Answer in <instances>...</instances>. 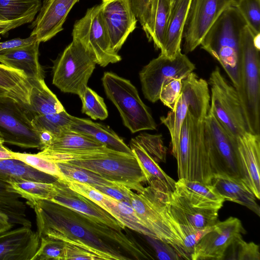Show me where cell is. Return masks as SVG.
<instances>
[{
  "mask_svg": "<svg viewBox=\"0 0 260 260\" xmlns=\"http://www.w3.org/2000/svg\"><path fill=\"white\" fill-rule=\"evenodd\" d=\"M36 214L40 238L47 236L80 246L101 259L152 258L134 240L89 216L49 200H39L30 207Z\"/></svg>",
  "mask_w": 260,
  "mask_h": 260,
  "instance_id": "1",
  "label": "cell"
},
{
  "mask_svg": "<svg viewBox=\"0 0 260 260\" xmlns=\"http://www.w3.org/2000/svg\"><path fill=\"white\" fill-rule=\"evenodd\" d=\"M247 25L237 7L230 6L210 28L200 45L221 64L237 88L241 35Z\"/></svg>",
  "mask_w": 260,
  "mask_h": 260,
  "instance_id": "2",
  "label": "cell"
},
{
  "mask_svg": "<svg viewBox=\"0 0 260 260\" xmlns=\"http://www.w3.org/2000/svg\"><path fill=\"white\" fill-rule=\"evenodd\" d=\"M204 120L187 112L181 127L178 144L172 153L177 161L178 179L210 184L213 173L205 138Z\"/></svg>",
  "mask_w": 260,
  "mask_h": 260,
  "instance_id": "3",
  "label": "cell"
},
{
  "mask_svg": "<svg viewBox=\"0 0 260 260\" xmlns=\"http://www.w3.org/2000/svg\"><path fill=\"white\" fill-rule=\"evenodd\" d=\"M253 38L246 25L241 35L236 90L248 132L259 135L260 50L255 46Z\"/></svg>",
  "mask_w": 260,
  "mask_h": 260,
  "instance_id": "4",
  "label": "cell"
},
{
  "mask_svg": "<svg viewBox=\"0 0 260 260\" xmlns=\"http://www.w3.org/2000/svg\"><path fill=\"white\" fill-rule=\"evenodd\" d=\"M102 81L107 98L117 108L124 126L132 133L156 129V124L147 106L129 80L106 72Z\"/></svg>",
  "mask_w": 260,
  "mask_h": 260,
  "instance_id": "5",
  "label": "cell"
},
{
  "mask_svg": "<svg viewBox=\"0 0 260 260\" xmlns=\"http://www.w3.org/2000/svg\"><path fill=\"white\" fill-rule=\"evenodd\" d=\"M182 88L173 110L160 120L168 129L171 138L172 151L178 143L182 123L189 111L191 115L203 120L209 108L210 96L208 83L192 72L182 79Z\"/></svg>",
  "mask_w": 260,
  "mask_h": 260,
  "instance_id": "6",
  "label": "cell"
},
{
  "mask_svg": "<svg viewBox=\"0 0 260 260\" xmlns=\"http://www.w3.org/2000/svg\"><path fill=\"white\" fill-rule=\"evenodd\" d=\"M96 64L93 56L79 43L72 42L55 61L52 84L60 91L80 96Z\"/></svg>",
  "mask_w": 260,
  "mask_h": 260,
  "instance_id": "7",
  "label": "cell"
},
{
  "mask_svg": "<svg viewBox=\"0 0 260 260\" xmlns=\"http://www.w3.org/2000/svg\"><path fill=\"white\" fill-rule=\"evenodd\" d=\"M208 84L211 92L209 110L225 131L236 139L248 132L237 91L219 67L211 72Z\"/></svg>",
  "mask_w": 260,
  "mask_h": 260,
  "instance_id": "8",
  "label": "cell"
},
{
  "mask_svg": "<svg viewBox=\"0 0 260 260\" xmlns=\"http://www.w3.org/2000/svg\"><path fill=\"white\" fill-rule=\"evenodd\" d=\"M28 106L9 96L0 97V135L4 143L41 150L40 133Z\"/></svg>",
  "mask_w": 260,
  "mask_h": 260,
  "instance_id": "9",
  "label": "cell"
},
{
  "mask_svg": "<svg viewBox=\"0 0 260 260\" xmlns=\"http://www.w3.org/2000/svg\"><path fill=\"white\" fill-rule=\"evenodd\" d=\"M72 35L73 41L92 55L100 66L105 67L121 60L120 55L111 47L100 5L89 8L85 15L75 22Z\"/></svg>",
  "mask_w": 260,
  "mask_h": 260,
  "instance_id": "10",
  "label": "cell"
},
{
  "mask_svg": "<svg viewBox=\"0 0 260 260\" xmlns=\"http://www.w3.org/2000/svg\"><path fill=\"white\" fill-rule=\"evenodd\" d=\"M93 172L105 179L140 191L146 178L134 155L115 151L96 159L72 160L67 162Z\"/></svg>",
  "mask_w": 260,
  "mask_h": 260,
  "instance_id": "11",
  "label": "cell"
},
{
  "mask_svg": "<svg viewBox=\"0 0 260 260\" xmlns=\"http://www.w3.org/2000/svg\"><path fill=\"white\" fill-rule=\"evenodd\" d=\"M149 186L135 193L128 188L130 203L137 215L159 239L171 246L175 242L174 235L166 213L168 194Z\"/></svg>",
  "mask_w": 260,
  "mask_h": 260,
  "instance_id": "12",
  "label": "cell"
},
{
  "mask_svg": "<svg viewBox=\"0 0 260 260\" xmlns=\"http://www.w3.org/2000/svg\"><path fill=\"white\" fill-rule=\"evenodd\" d=\"M195 69V65L181 51L174 58L160 53L139 73L144 97L152 103L157 102L161 86L166 81L172 78L182 80Z\"/></svg>",
  "mask_w": 260,
  "mask_h": 260,
  "instance_id": "13",
  "label": "cell"
},
{
  "mask_svg": "<svg viewBox=\"0 0 260 260\" xmlns=\"http://www.w3.org/2000/svg\"><path fill=\"white\" fill-rule=\"evenodd\" d=\"M204 135L214 174L240 178L236 139L230 136L209 110L204 120Z\"/></svg>",
  "mask_w": 260,
  "mask_h": 260,
  "instance_id": "14",
  "label": "cell"
},
{
  "mask_svg": "<svg viewBox=\"0 0 260 260\" xmlns=\"http://www.w3.org/2000/svg\"><path fill=\"white\" fill-rule=\"evenodd\" d=\"M232 6L231 0H191L182 34L186 53L193 51L222 13Z\"/></svg>",
  "mask_w": 260,
  "mask_h": 260,
  "instance_id": "15",
  "label": "cell"
},
{
  "mask_svg": "<svg viewBox=\"0 0 260 260\" xmlns=\"http://www.w3.org/2000/svg\"><path fill=\"white\" fill-rule=\"evenodd\" d=\"M246 233L240 219L230 217L217 221L213 229L205 234L194 247L191 260H222L235 239Z\"/></svg>",
  "mask_w": 260,
  "mask_h": 260,
  "instance_id": "16",
  "label": "cell"
},
{
  "mask_svg": "<svg viewBox=\"0 0 260 260\" xmlns=\"http://www.w3.org/2000/svg\"><path fill=\"white\" fill-rule=\"evenodd\" d=\"M100 5L111 47L118 53L137 26L138 19L131 1L102 0Z\"/></svg>",
  "mask_w": 260,
  "mask_h": 260,
  "instance_id": "17",
  "label": "cell"
},
{
  "mask_svg": "<svg viewBox=\"0 0 260 260\" xmlns=\"http://www.w3.org/2000/svg\"><path fill=\"white\" fill-rule=\"evenodd\" d=\"M53 183L54 189L50 201L87 215L116 230L125 229L123 223L93 201L71 189L63 180L58 179Z\"/></svg>",
  "mask_w": 260,
  "mask_h": 260,
  "instance_id": "18",
  "label": "cell"
},
{
  "mask_svg": "<svg viewBox=\"0 0 260 260\" xmlns=\"http://www.w3.org/2000/svg\"><path fill=\"white\" fill-rule=\"evenodd\" d=\"M237 162L240 178L260 199V135L249 132L237 138Z\"/></svg>",
  "mask_w": 260,
  "mask_h": 260,
  "instance_id": "19",
  "label": "cell"
},
{
  "mask_svg": "<svg viewBox=\"0 0 260 260\" xmlns=\"http://www.w3.org/2000/svg\"><path fill=\"white\" fill-rule=\"evenodd\" d=\"M79 0H43L36 18L32 21L30 36L40 43L45 42L63 30L67 16Z\"/></svg>",
  "mask_w": 260,
  "mask_h": 260,
  "instance_id": "20",
  "label": "cell"
},
{
  "mask_svg": "<svg viewBox=\"0 0 260 260\" xmlns=\"http://www.w3.org/2000/svg\"><path fill=\"white\" fill-rule=\"evenodd\" d=\"M40 238L31 227L21 226L0 232V260H32Z\"/></svg>",
  "mask_w": 260,
  "mask_h": 260,
  "instance_id": "21",
  "label": "cell"
},
{
  "mask_svg": "<svg viewBox=\"0 0 260 260\" xmlns=\"http://www.w3.org/2000/svg\"><path fill=\"white\" fill-rule=\"evenodd\" d=\"M166 212L175 221L200 230L217 222L218 211L194 206L174 190L168 194Z\"/></svg>",
  "mask_w": 260,
  "mask_h": 260,
  "instance_id": "22",
  "label": "cell"
},
{
  "mask_svg": "<svg viewBox=\"0 0 260 260\" xmlns=\"http://www.w3.org/2000/svg\"><path fill=\"white\" fill-rule=\"evenodd\" d=\"M40 44L36 40L25 46L0 51V62L22 71L28 80L44 79V70L39 61Z\"/></svg>",
  "mask_w": 260,
  "mask_h": 260,
  "instance_id": "23",
  "label": "cell"
},
{
  "mask_svg": "<svg viewBox=\"0 0 260 260\" xmlns=\"http://www.w3.org/2000/svg\"><path fill=\"white\" fill-rule=\"evenodd\" d=\"M210 184L225 201H231L245 206L260 216L257 199L241 178L225 174H214Z\"/></svg>",
  "mask_w": 260,
  "mask_h": 260,
  "instance_id": "24",
  "label": "cell"
},
{
  "mask_svg": "<svg viewBox=\"0 0 260 260\" xmlns=\"http://www.w3.org/2000/svg\"><path fill=\"white\" fill-rule=\"evenodd\" d=\"M68 128L83 135L108 148L134 155L123 139L108 126L72 116Z\"/></svg>",
  "mask_w": 260,
  "mask_h": 260,
  "instance_id": "25",
  "label": "cell"
},
{
  "mask_svg": "<svg viewBox=\"0 0 260 260\" xmlns=\"http://www.w3.org/2000/svg\"><path fill=\"white\" fill-rule=\"evenodd\" d=\"M175 190L192 205L218 211L225 200L211 184L185 179H178Z\"/></svg>",
  "mask_w": 260,
  "mask_h": 260,
  "instance_id": "26",
  "label": "cell"
},
{
  "mask_svg": "<svg viewBox=\"0 0 260 260\" xmlns=\"http://www.w3.org/2000/svg\"><path fill=\"white\" fill-rule=\"evenodd\" d=\"M129 147L144 174L148 186L166 193L173 192L175 189L176 181L162 170L159 163L134 138L131 139Z\"/></svg>",
  "mask_w": 260,
  "mask_h": 260,
  "instance_id": "27",
  "label": "cell"
},
{
  "mask_svg": "<svg viewBox=\"0 0 260 260\" xmlns=\"http://www.w3.org/2000/svg\"><path fill=\"white\" fill-rule=\"evenodd\" d=\"M41 6V0H0V21L9 23L1 35L32 22Z\"/></svg>",
  "mask_w": 260,
  "mask_h": 260,
  "instance_id": "28",
  "label": "cell"
},
{
  "mask_svg": "<svg viewBox=\"0 0 260 260\" xmlns=\"http://www.w3.org/2000/svg\"><path fill=\"white\" fill-rule=\"evenodd\" d=\"M191 0H179L172 8L163 49L160 53L174 58L181 51L182 34Z\"/></svg>",
  "mask_w": 260,
  "mask_h": 260,
  "instance_id": "29",
  "label": "cell"
},
{
  "mask_svg": "<svg viewBox=\"0 0 260 260\" xmlns=\"http://www.w3.org/2000/svg\"><path fill=\"white\" fill-rule=\"evenodd\" d=\"M171 0H150L148 27L146 33L155 48L161 51L171 13Z\"/></svg>",
  "mask_w": 260,
  "mask_h": 260,
  "instance_id": "30",
  "label": "cell"
},
{
  "mask_svg": "<svg viewBox=\"0 0 260 260\" xmlns=\"http://www.w3.org/2000/svg\"><path fill=\"white\" fill-rule=\"evenodd\" d=\"M31 85L28 108L34 116L59 113L66 111L44 79L28 80Z\"/></svg>",
  "mask_w": 260,
  "mask_h": 260,
  "instance_id": "31",
  "label": "cell"
},
{
  "mask_svg": "<svg viewBox=\"0 0 260 260\" xmlns=\"http://www.w3.org/2000/svg\"><path fill=\"white\" fill-rule=\"evenodd\" d=\"M102 208L123 223L125 227L144 236L156 238L155 234L147 228L137 215L129 202L118 201L105 194Z\"/></svg>",
  "mask_w": 260,
  "mask_h": 260,
  "instance_id": "32",
  "label": "cell"
},
{
  "mask_svg": "<svg viewBox=\"0 0 260 260\" xmlns=\"http://www.w3.org/2000/svg\"><path fill=\"white\" fill-rule=\"evenodd\" d=\"M167 216L176 238V241L172 247L182 259L191 260L195 246L205 234L213 229L214 225L199 230L179 223L172 219L167 214Z\"/></svg>",
  "mask_w": 260,
  "mask_h": 260,
  "instance_id": "33",
  "label": "cell"
},
{
  "mask_svg": "<svg viewBox=\"0 0 260 260\" xmlns=\"http://www.w3.org/2000/svg\"><path fill=\"white\" fill-rule=\"evenodd\" d=\"M0 88L15 100L29 105L31 85L22 71L0 63Z\"/></svg>",
  "mask_w": 260,
  "mask_h": 260,
  "instance_id": "34",
  "label": "cell"
},
{
  "mask_svg": "<svg viewBox=\"0 0 260 260\" xmlns=\"http://www.w3.org/2000/svg\"><path fill=\"white\" fill-rule=\"evenodd\" d=\"M57 179L16 159L0 160V181L9 183L13 180H27L53 183Z\"/></svg>",
  "mask_w": 260,
  "mask_h": 260,
  "instance_id": "35",
  "label": "cell"
},
{
  "mask_svg": "<svg viewBox=\"0 0 260 260\" xmlns=\"http://www.w3.org/2000/svg\"><path fill=\"white\" fill-rule=\"evenodd\" d=\"M20 198L9 182L0 181V210L8 215L12 224L31 227L26 206Z\"/></svg>",
  "mask_w": 260,
  "mask_h": 260,
  "instance_id": "36",
  "label": "cell"
},
{
  "mask_svg": "<svg viewBox=\"0 0 260 260\" xmlns=\"http://www.w3.org/2000/svg\"><path fill=\"white\" fill-rule=\"evenodd\" d=\"M9 183L15 192L26 200L30 207L39 200L50 201L54 189L53 183L16 180Z\"/></svg>",
  "mask_w": 260,
  "mask_h": 260,
  "instance_id": "37",
  "label": "cell"
},
{
  "mask_svg": "<svg viewBox=\"0 0 260 260\" xmlns=\"http://www.w3.org/2000/svg\"><path fill=\"white\" fill-rule=\"evenodd\" d=\"M63 177L68 179L95 186H115L118 184L105 179L97 174L67 162H56Z\"/></svg>",
  "mask_w": 260,
  "mask_h": 260,
  "instance_id": "38",
  "label": "cell"
},
{
  "mask_svg": "<svg viewBox=\"0 0 260 260\" xmlns=\"http://www.w3.org/2000/svg\"><path fill=\"white\" fill-rule=\"evenodd\" d=\"M81 100L82 112L93 120H105L108 112L104 99L88 86L79 96Z\"/></svg>",
  "mask_w": 260,
  "mask_h": 260,
  "instance_id": "39",
  "label": "cell"
},
{
  "mask_svg": "<svg viewBox=\"0 0 260 260\" xmlns=\"http://www.w3.org/2000/svg\"><path fill=\"white\" fill-rule=\"evenodd\" d=\"M13 158L19 160L44 173L63 180V177L57 164L38 153L30 154L12 151Z\"/></svg>",
  "mask_w": 260,
  "mask_h": 260,
  "instance_id": "40",
  "label": "cell"
},
{
  "mask_svg": "<svg viewBox=\"0 0 260 260\" xmlns=\"http://www.w3.org/2000/svg\"><path fill=\"white\" fill-rule=\"evenodd\" d=\"M71 116L64 111L59 113L34 116V122L39 132L42 130L47 131L56 137L63 130L68 128Z\"/></svg>",
  "mask_w": 260,
  "mask_h": 260,
  "instance_id": "41",
  "label": "cell"
},
{
  "mask_svg": "<svg viewBox=\"0 0 260 260\" xmlns=\"http://www.w3.org/2000/svg\"><path fill=\"white\" fill-rule=\"evenodd\" d=\"M223 259L259 260V246L253 242H247L240 236L228 247Z\"/></svg>",
  "mask_w": 260,
  "mask_h": 260,
  "instance_id": "42",
  "label": "cell"
},
{
  "mask_svg": "<svg viewBox=\"0 0 260 260\" xmlns=\"http://www.w3.org/2000/svg\"><path fill=\"white\" fill-rule=\"evenodd\" d=\"M32 260H64V242L47 236L41 237L39 248Z\"/></svg>",
  "mask_w": 260,
  "mask_h": 260,
  "instance_id": "43",
  "label": "cell"
},
{
  "mask_svg": "<svg viewBox=\"0 0 260 260\" xmlns=\"http://www.w3.org/2000/svg\"><path fill=\"white\" fill-rule=\"evenodd\" d=\"M134 138L158 163L166 162L167 149L164 145L161 135L142 133Z\"/></svg>",
  "mask_w": 260,
  "mask_h": 260,
  "instance_id": "44",
  "label": "cell"
},
{
  "mask_svg": "<svg viewBox=\"0 0 260 260\" xmlns=\"http://www.w3.org/2000/svg\"><path fill=\"white\" fill-rule=\"evenodd\" d=\"M236 7L253 35L260 34V0H241Z\"/></svg>",
  "mask_w": 260,
  "mask_h": 260,
  "instance_id": "45",
  "label": "cell"
},
{
  "mask_svg": "<svg viewBox=\"0 0 260 260\" xmlns=\"http://www.w3.org/2000/svg\"><path fill=\"white\" fill-rule=\"evenodd\" d=\"M182 79L172 78L166 81L160 89L159 100L173 110L180 95L182 88Z\"/></svg>",
  "mask_w": 260,
  "mask_h": 260,
  "instance_id": "46",
  "label": "cell"
},
{
  "mask_svg": "<svg viewBox=\"0 0 260 260\" xmlns=\"http://www.w3.org/2000/svg\"><path fill=\"white\" fill-rule=\"evenodd\" d=\"M145 236L147 242L154 249L158 259L161 260L182 259L169 244L155 238Z\"/></svg>",
  "mask_w": 260,
  "mask_h": 260,
  "instance_id": "47",
  "label": "cell"
},
{
  "mask_svg": "<svg viewBox=\"0 0 260 260\" xmlns=\"http://www.w3.org/2000/svg\"><path fill=\"white\" fill-rule=\"evenodd\" d=\"M64 243V260H100V257L80 246Z\"/></svg>",
  "mask_w": 260,
  "mask_h": 260,
  "instance_id": "48",
  "label": "cell"
},
{
  "mask_svg": "<svg viewBox=\"0 0 260 260\" xmlns=\"http://www.w3.org/2000/svg\"><path fill=\"white\" fill-rule=\"evenodd\" d=\"M133 10L142 29L147 32L150 0H130Z\"/></svg>",
  "mask_w": 260,
  "mask_h": 260,
  "instance_id": "49",
  "label": "cell"
},
{
  "mask_svg": "<svg viewBox=\"0 0 260 260\" xmlns=\"http://www.w3.org/2000/svg\"><path fill=\"white\" fill-rule=\"evenodd\" d=\"M96 189L118 201H126L130 203L128 193V188L122 185L95 186Z\"/></svg>",
  "mask_w": 260,
  "mask_h": 260,
  "instance_id": "50",
  "label": "cell"
},
{
  "mask_svg": "<svg viewBox=\"0 0 260 260\" xmlns=\"http://www.w3.org/2000/svg\"><path fill=\"white\" fill-rule=\"evenodd\" d=\"M37 40L35 36H30L25 39L15 38L5 42H0V51L15 47L25 46L32 43Z\"/></svg>",
  "mask_w": 260,
  "mask_h": 260,
  "instance_id": "51",
  "label": "cell"
},
{
  "mask_svg": "<svg viewBox=\"0 0 260 260\" xmlns=\"http://www.w3.org/2000/svg\"><path fill=\"white\" fill-rule=\"evenodd\" d=\"M13 226L8 215L0 210V232L11 229Z\"/></svg>",
  "mask_w": 260,
  "mask_h": 260,
  "instance_id": "52",
  "label": "cell"
},
{
  "mask_svg": "<svg viewBox=\"0 0 260 260\" xmlns=\"http://www.w3.org/2000/svg\"><path fill=\"white\" fill-rule=\"evenodd\" d=\"M12 151L3 145V143H0V160L13 159Z\"/></svg>",
  "mask_w": 260,
  "mask_h": 260,
  "instance_id": "53",
  "label": "cell"
},
{
  "mask_svg": "<svg viewBox=\"0 0 260 260\" xmlns=\"http://www.w3.org/2000/svg\"><path fill=\"white\" fill-rule=\"evenodd\" d=\"M9 23L0 21V35L2 30L7 26Z\"/></svg>",
  "mask_w": 260,
  "mask_h": 260,
  "instance_id": "54",
  "label": "cell"
},
{
  "mask_svg": "<svg viewBox=\"0 0 260 260\" xmlns=\"http://www.w3.org/2000/svg\"><path fill=\"white\" fill-rule=\"evenodd\" d=\"M7 96H10L6 91H5L4 90H3L0 88V97Z\"/></svg>",
  "mask_w": 260,
  "mask_h": 260,
  "instance_id": "55",
  "label": "cell"
},
{
  "mask_svg": "<svg viewBox=\"0 0 260 260\" xmlns=\"http://www.w3.org/2000/svg\"><path fill=\"white\" fill-rule=\"evenodd\" d=\"M241 0H231L232 6L236 7Z\"/></svg>",
  "mask_w": 260,
  "mask_h": 260,
  "instance_id": "56",
  "label": "cell"
},
{
  "mask_svg": "<svg viewBox=\"0 0 260 260\" xmlns=\"http://www.w3.org/2000/svg\"><path fill=\"white\" fill-rule=\"evenodd\" d=\"M179 0H171L172 6Z\"/></svg>",
  "mask_w": 260,
  "mask_h": 260,
  "instance_id": "57",
  "label": "cell"
},
{
  "mask_svg": "<svg viewBox=\"0 0 260 260\" xmlns=\"http://www.w3.org/2000/svg\"><path fill=\"white\" fill-rule=\"evenodd\" d=\"M0 143H4V141H3V138H2L1 136L0 135Z\"/></svg>",
  "mask_w": 260,
  "mask_h": 260,
  "instance_id": "58",
  "label": "cell"
}]
</instances>
